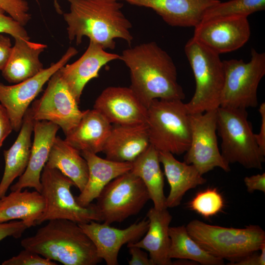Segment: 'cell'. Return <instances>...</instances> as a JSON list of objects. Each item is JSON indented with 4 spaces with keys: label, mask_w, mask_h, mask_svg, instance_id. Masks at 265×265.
I'll use <instances>...</instances> for the list:
<instances>
[{
    "label": "cell",
    "mask_w": 265,
    "mask_h": 265,
    "mask_svg": "<svg viewBox=\"0 0 265 265\" xmlns=\"http://www.w3.org/2000/svg\"><path fill=\"white\" fill-rule=\"evenodd\" d=\"M41 190L44 198V211L37 222L40 225L53 219H67L78 224L91 221H103L96 204L79 205L71 191L74 183L55 168L45 166L41 175Z\"/></svg>",
    "instance_id": "8"
},
{
    "label": "cell",
    "mask_w": 265,
    "mask_h": 265,
    "mask_svg": "<svg viewBox=\"0 0 265 265\" xmlns=\"http://www.w3.org/2000/svg\"><path fill=\"white\" fill-rule=\"evenodd\" d=\"M195 81V89L190 101L186 104L189 114L203 113L217 109L224 82L223 61L219 54L193 37L185 46Z\"/></svg>",
    "instance_id": "7"
},
{
    "label": "cell",
    "mask_w": 265,
    "mask_h": 265,
    "mask_svg": "<svg viewBox=\"0 0 265 265\" xmlns=\"http://www.w3.org/2000/svg\"><path fill=\"white\" fill-rule=\"evenodd\" d=\"M149 8L168 25L195 27L202 21L204 13L219 0H116Z\"/></svg>",
    "instance_id": "19"
},
{
    "label": "cell",
    "mask_w": 265,
    "mask_h": 265,
    "mask_svg": "<svg viewBox=\"0 0 265 265\" xmlns=\"http://www.w3.org/2000/svg\"><path fill=\"white\" fill-rule=\"evenodd\" d=\"M190 114L181 100L155 99L147 107L150 142L159 151L180 155L190 143Z\"/></svg>",
    "instance_id": "5"
},
{
    "label": "cell",
    "mask_w": 265,
    "mask_h": 265,
    "mask_svg": "<svg viewBox=\"0 0 265 265\" xmlns=\"http://www.w3.org/2000/svg\"><path fill=\"white\" fill-rule=\"evenodd\" d=\"M120 59L129 69L130 88L146 107L155 99L185 98L178 82L174 61L156 42L151 41L125 49L120 55Z\"/></svg>",
    "instance_id": "1"
},
{
    "label": "cell",
    "mask_w": 265,
    "mask_h": 265,
    "mask_svg": "<svg viewBox=\"0 0 265 265\" xmlns=\"http://www.w3.org/2000/svg\"><path fill=\"white\" fill-rule=\"evenodd\" d=\"M57 0H54V6H55V8L56 11L58 13H62L61 9L60 6H59V4L57 2Z\"/></svg>",
    "instance_id": "43"
},
{
    "label": "cell",
    "mask_w": 265,
    "mask_h": 265,
    "mask_svg": "<svg viewBox=\"0 0 265 265\" xmlns=\"http://www.w3.org/2000/svg\"><path fill=\"white\" fill-rule=\"evenodd\" d=\"M224 206L223 198L216 188H208L198 192L188 204L189 209L205 218L217 214Z\"/></svg>",
    "instance_id": "32"
},
{
    "label": "cell",
    "mask_w": 265,
    "mask_h": 265,
    "mask_svg": "<svg viewBox=\"0 0 265 265\" xmlns=\"http://www.w3.org/2000/svg\"><path fill=\"white\" fill-rule=\"evenodd\" d=\"M5 11L0 7V33H6L14 38L21 37L29 40L24 26L11 16H6Z\"/></svg>",
    "instance_id": "35"
},
{
    "label": "cell",
    "mask_w": 265,
    "mask_h": 265,
    "mask_svg": "<svg viewBox=\"0 0 265 265\" xmlns=\"http://www.w3.org/2000/svg\"><path fill=\"white\" fill-rule=\"evenodd\" d=\"M217 131L221 138V155L229 163L262 170L265 155L256 141L246 109L219 106Z\"/></svg>",
    "instance_id": "6"
},
{
    "label": "cell",
    "mask_w": 265,
    "mask_h": 265,
    "mask_svg": "<svg viewBox=\"0 0 265 265\" xmlns=\"http://www.w3.org/2000/svg\"><path fill=\"white\" fill-rule=\"evenodd\" d=\"M45 208L44 198L38 191H11L0 199V222L19 219L29 228L37 225Z\"/></svg>",
    "instance_id": "27"
},
{
    "label": "cell",
    "mask_w": 265,
    "mask_h": 265,
    "mask_svg": "<svg viewBox=\"0 0 265 265\" xmlns=\"http://www.w3.org/2000/svg\"><path fill=\"white\" fill-rule=\"evenodd\" d=\"M111 124L98 110L83 111L76 126L65 135V141L80 152L97 154L103 151L110 133Z\"/></svg>",
    "instance_id": "22"
},
{
    "label": "cell",
    "mask_w": 265,
    "mask_h": 265,
    "mask_svg": "<svg viewBox=\"0 0 265 265\" xmlns=\"http://www.w3.org/2000/svg\"><path fill=\"white\" fill-rule=\"evenodd\" d=\"M244 182L249 193L255 190L265 192V173L245 177Z\"/></svg>",
    "instance_id": "39"
},
{
    "label": "cell",
    "mask_w": 265,
    "mask_h": 265,
    "mask_svg": "<svg viewBox=\"0 0 265 265\" xmlns=\"http://www.w3.org/2000/svg\"><path fill=\"white\" fill-rule=\"evenodd\" d=\"M14 39L11 54L1 75L8 82L16 84L33 77L44 69L39 55L47 46L21 37Z\"/></svg>",
    "instance_id": "24"
},
{
    "label": "cell",
    "mask_w": 265,
    "mask_h": 265,
    "mask_svg": "<svg viewBox=\"0 0 265 265\" xmlns=\"http://www.w3.org/2000/svg\"><path fill=\"white\" fill-rule=\"evenodd\" d=\"M61 78L59 70L48 81L42 96L29 107L35 121H48L58 125L65 135L80 120L83 111Z\"/></svg>",
    "instance_id": "12"
},
{
    "label": "cell",
    "mask_w": 265,
    "mask_h": 265,
    "mask_svg": "<svg viewBox=\"0 0 265 265\" xmlns=\"http://www.w3.org/2000/svg\"><path fill=\"white\" fill-rule=\"evenodd\" d=\"M170 244L169 257L188 260L203 265H222L224 260L215 257L204 249L188 234L186 226L170 227Z\"/></svg>",
    "instance_id": "30"
},
{
    "label": "cell",
    "mask_w": 265,
    "mask_h": 265,
    "mask_svg": "<svg viewBox=\"0 0 265 265\" xmlns=\"http://www.w3.org/2000/svg\"><path fill=\"white\" fill-rule=\"evenodd\" d=\"M59 128L58 125L50 121H35L34 139L27 166L18 181L10 186L11 191L29 187L41 192V173Z\"/></svg>",
    "instance_id": "18"
},
{
    "label": "cell",
    "mask_w": 265,
    "mask_h": 265,
    "mask_svg": "<svg viewBox=\"0 0 265 265\" xmlns=\"http://www.w3.org/2000/svg\"><path fill=\"white\" fill-rule=\"evenodd\" d=\"M259 112L261 117V125L258 133H255L257 144L265 155V103H262L259 108Z\"/></svg>",
    "instance_id": "42"
},
{
    "label": "cell",
    "mask_w": 265,
    "mask_h": 265,
    "mask_svg": "<svg viewBox=\"0 0 265 265\" xmlns=\"http://www.w3.org/2000/svg\"><path fill=\"white\" fill-rule=\"evenodd\" d=\"M250 35L247 18L233 16L201 21L194 27L192 37L220 55L241 48Z\"/></svg>",
    "instance_id": "14"
},
{
    "label": "cell",
    "mask_w": 265,
    "mask_h": 265,
    "mask_svg": "<svg viewBox=\"0 0 265 265\" xmlns=\"http://www.w3.org/2000/svg\"><path fill=\"white\" fill-rule=\"evenodd\" d=\"M34 122L28 108L16 140L8 149L3 151L5 167L0 183V199L5 195L13 181L21 176L27 166Z\"/></svg>",
    "instance_id": "25"
},
{
    "label": "cell",
    "mask_w": 265,
    "mask_h": 265,
    "mask_svg": "<svg viewBox=\"0 0 265 265\" xmlns=\"http://www.w3.org/2000/svg\"><path fill=\"white\" fill-rule=\"evenodd\" d=\"M78 53L75 48L70 47L58 61L33 77L12 85L0 82V102L8 111L14 131H20L26 110L44 84Z\"/></svg>",
    "instance_id": "13"
},
{
    "label": "cell",
    "mask_w": 265,
    "mask_h": 265,
    "mask_svg": "<svg viewBox=\"0 0 265 265\" xmlns=\"http://www.w3.org/2000/svg\"><path fill=\"white\" fill-rule=\"evenodd\" d=\"M265 9V0H230L225 2L220 1L206 10L201 21L224 17L247 18L249 15L264 10Z\"/></svg>",
    "instance_id": "31"
},
{
    "label": "cell",
    "mask_w": 265,
    "mask_h": 265,
    "mask_svg": "<svg viewBox=\"0 0 265 265\" xmlns=\"http://www.w3.org/2000/svg\"><path fill=\"white\" fill-rule=\"evenodd\" d=\"M80 154L87 163L88 178L83 189L75 198L79 205L87 207L97 198L110 181L130 171L132 162L103 159L96 154L86 151L81 152Z\"/></svg>",
    "instance_id": "21"
},
{
    "label": "cell",
    "mask_w": 265,
    "mask_h": 265,
    "mask_svg": "<svg viewBox=\"0 0 265 265\" xmlns=\"http://www.w3.org/2000/svg\"><path fill=\"white\" fill-rule=\"evenodd\" d=\"M216 109L189 115L191 140L184 162L193 165L202 175L215 167L230 171L218 146Z\"/></svg>",
    "instance_id": "11"
},
{
    "label": "cell",
    "mask_w": 265,
    "mask_h": 265,
    "mask_svg": "<svg viewBox=\"0 0 265 265\" xmlns=\"http://www.w3.org/2000/svg\"><path fill=\"white\" fill-rule=\"evenodd\" d=\"M70 11L63 14L68 39L79 45L84 36L105 50H114L115 39L131 45L132 25L122 11L123 3L116 0H67Z\"/></svg>",
    "instance_id": "2"
},
{
    "label": "cell",
    "mask_w": 265,
    "mask_h": 265,
    "mask_svg": "<svg viewBox=\"0 0 265 265\" xmlns=\"http://www.w3.org/2000/svg\"><path fill=\"white\" fill-rule=\"evenodd\" d=\"M13 130L10 118L6 108L0 104V149L5 138Z\"/></svg>",
    "instance_id": "38"
},
{
    "label": "cell",
    "mask_w": 265,
    "mask_h": 265,
    "mask_svg": "<svg viewBox=\"0 0 265 265\" xmlns=\"http://www.w3.org/2000/svg\"><path fill=\"white\" fill-rule=\"evenodd\" d=\"M93 108L111 124H146L147 107L130 87L109 86L105 88L96 99Z\"/></svg>",
    "instance_id": "16"
},
{
    "label": "cell",
    "mask_w": 265,
    "mask_h": 265,
    "mask_svg": "<svg viewBox=\"0 0 265 265\" xmlns=\"http://www.w3.org/2000/svg\"><path fill=\"white\" fill-rule=\"evenodd\" d=\"M79 225L93 242L98 257L107 265H117L122 246L139 240L148 230L149 220L144 218L124 229L96 221Z\"/></svg>",
    "instance_id": "15"
},
{
    "label": "cell",
    "mask_w": 265,
    "mask_h": 265,
    "mask_svg": "<svg viewBox=\"0 0 265 265\" xmlns=\"http://www.w3.org/2000/svg\"><path fill=\"white\" fill-rule=\"evenodd\" d=\"M120 59V55L107 52L99 44L89 41L83 54L76 61L59 69L62 79L79 104L83 90L107 63Z\"/></svg>",
    "instance_id": "17"
},
{
    "label": "cell",
    "mask_w": 265,
    "mask_h": 265,
    "mask_svg": "<svg viewBox=\"0 0 265 265\" xmlns=\"http://www.w3.org/2000/svg\"><path fill=\"white\" fill-rule=\"evenodd\" d=\"M21 243L24 249L64 265H95L102 261L79 224L67 219L48 221Z\"/></svg>",
    "instance_id": "3"
},
{
    "label": "cell",
    "mask_w": 265,
    "mask_h": 265,
    "mask_svg": "<svg viewBox=\"0 0 265 265\" xmlns=\"http://www.w3.org/2000/svg\"><path fill=\"white\" fill-rule=\"evenodd\" d=\"M150 144L146 124L114 125L112 127L102 152L107 159L132 162Z\"/></svg>",
    "instance_id": "20"
},
{
    "label": "cell",
    "mask_w": 265,
    "mask_h": 265,
    "mask_svg": "<svg viewBox=\"0 0 265 265\" xmlns=\"http://www.w3.org/2000/svg\"><path fill=\"white\" fill-rule=\"evenodd\" d=\"M251 58L224 60V82L221 106L247 109L258 105L257 90L265 75V53L251 50Z\"/></svg>",
    "instance_id": "9"
},
{
    "label": "cell",
    "mask_w": 265,
    "mask_h": 265,
    "mask_svg": "<svg viewBox=\"0 0 265 265\" xmlns=\"http://www.w3.org/2000/svg\"><path fill=\"white\" fill-rule=\"evenodd\" d=\"M189 236L212 255L230 264L255 252L265 243V232L259 225L243 228L210 225L197 219L186 226Z\"/></svg>",
    "instance_id": "4"
},
{
    "label": "cell",
    "mask_w": 265,
    "mask_h": 265,
    "mask_svg": "<svg viewBox=\"0 0 265 265\" xmlns=\"http://www.w3.org/2000/svg\"><path fill=\"white\" fill-rule=\"evenodd\" d=\"M0 7L24 26L31 19L28 4L25 0H0Z\"/></svg>",
    "instance_id": "33"
},
{
    "label": "cell",
    "mask_w": 265,
    "mask_h": 265,
    "mask_svg": "<svg viewBox=\"0 0 265 265\" xmlns=\"http://www.w3.org/2000/svg\"><path fill=\"white\" fill-rule=\"evenodd\" d=\"M159 159L170 188L166 198L167 208L179 206L188 190L207 182L193 165L179 161L169 152L159 151Z\"/></svg>",
    "instance_id": "26"
},
{
    "label": "cell",
    "mask_w": 265,
    "mask_h": 265,
    "mask_svg": "<svg viewBox=\"0 0 265 265\" xmlns=\"http://www.w3.org/2000/svg\"><path fill=\"white\" fill-rule=\"evenodd\" d=\"M131 258L129 265H154L145 250L137 246L127 245Z\"/></svg>",
    "instance_id": "37"
},
{
    "label": "cell",
    "mask_w": 265,
    "mask_h": 265,
    "mask_svg": "<svg viewBox=\"0 0 265 265\" xmlns=\"http://www.w3.org/2000/svg\"><path fill=\"white\" fill-rule=\"evenodd\" d=\"M45 165L60 171L80 192L85 187L88 178L86 160L80 151L59 136L54 139Z\"/></svg>",
    "instance_id": "28"
},
{
    "label": "cell",
    "mask_w": 265,
    "mask_h": 265,
    "mask_svg": "<svg viewBox=\"0 0 265 265\" xmlns=\"http://www.w3.org/2000/svg\"><path fill=\"white\" fill-rule=\"evenodd\" d=\"M12 43L10 39L0 33V71L6 66L12 51Z\"/></svg>",
    "instance_id": "41"
},
{
    "label": "cell",
    "mask_w": 265,
    "mask_h": 265,
    "mask_svg": "<svg viewBox=\"0 0 265 265\" xmlns=\"http://www.w3.org/2000/svg\"><path fill=\"white\" fill-rule=\"evenodd\" d=\"M27 228L22 220L0 222V241L8 237L19 238Z\"/></svg>",
    "instance_id": "36"
},
{
    "label": "cell",
    "mask_w": 265,
    "mask_h": 265,
    "mask_svg": "<svg viewBox=\"0 0 265 265\" xmlns=\"http://www.w3.org/2000/svg\"><path fill=\"white\" fill-rule=\"evenodd\" d=\"M2 265H57L55 262L24 249L18 255L4 261Z\"/></svg>",
    "instance_id": "34"
},
{
    "label": "cell",
    "mask_w": 265,
    "mask_h": 265,
    "mask_svg": "<svg viewBox=\"0 0 265 265\" xmlns=\"http://www.w3.org/2000/svg\"><path fill=\"white\" fill-rule=\"evenodd\" d=\"M96 199L102 221L110 224L137 214L150 198L142 181L129 171L110 181Z\"/></svg>",
    "instance_id": "10"
},
{
    "label": "cell",
    "mask_w": 265,
    "mask_h": 265,
    "mask_svg": "<svg viewBox=\"0 0 265 265\" xmlns=\"http://www.w3.org/2000/svg\"><path fill=\"white\" fill-rule=\"evenodd\" d=\"M260 253L255 252L247 255L231 265H265V243L260 248Z\"/></svg>",
    "instance_id": "40"
},
{
    "label": "cell",
    "mask_w": 265,
    "mask_h": 265,
    "mask_svg": "<svg viewBox=\"0 0 265 265\" xmlns=\"http://www.w3.org/2000/svg\"><path fill=\"white\" fill-rule=\"evenodd\" d=\"M147 217L149 226L144 238L127 245L137 246L148 252L154 265H172L169 257V229L172 215L167 209L159 210L153 207L147 212Z\"/></svg>",
    "instance_id": "23"
},
{
    "label": "cell",
    "mask_w": 265,
    "mask_h": 265,
    "mask_svg": "<svg viewBox=\"0 0 265 265\" xmlns=\"http://www.w3.org/2000/svg\"><path fill=\"white\" fill-rule=\"evenodd\" d=\"M159 151L152 145L132 162L131 172L144 184L153 202L159 210L167 209L164 194L163 174L160 167Z\"/></svg>",
    "instance_id": "29"
}]
</instances>
